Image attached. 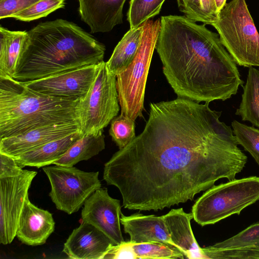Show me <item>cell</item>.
I'll return each mask as SVG.
<instances>
[{
  "label": "cell",
  "mask_w": 259,
  "mask_h": 259,
  "mask_svg": "<svg viewBox=\"0 0 259 259\" xmlns=\"http://www.w3.org/2000/svg\"><path fill=\"white\" fill-rule=\"evenodd\" d=\"M82 136L81 132L45 144L15 158L21 167L39 168L53 164L61 158L74 143Z\"/></svg>",
  "instance_id": "obj_19"
},
{
  "label": "cell",
  "mask_w": 259,
  "mask_h": 259,
  "mask_svg": "<svg viewBox=\"0 0 259 259\" xmlns=\"http://www.w3.org/2000/svg\"><path fill=\"white\" fill-rule=\"evenodd\" d=\"M37 172L23 169L18 175L0 178V243H11L15 237L28 190Z\"/></svg>",
  "instance_id": "obj_10"
},
{
  "label": "cell",
  "mask_w": 259,
  "mask_h": 259,
  "mask_svg": "<svg viewBox=\"0 0 259 259\" xmlns=\"http://www.w3.org/2000/svg\"><path fill=\"white\" fill-rule=\"evenodd\" d=\"M105 148L103 132L97 134L82 136L69 148L66 153L53 164L72 167L82 160H87L97 155Z\"/></svg>",
  "instance_id": "obj_22"
},
{
  "label": "cell",
  "mask_w": 259,
  "mask_h": 259,
  "mask_svg": "<svg viewBox=\"0 0 259 259\" xmlns=\"http://www.w3.org/2000/svg\"><path fill=\"white\" fill-rule=\"evenodd\" d=\"M163 218L172 241L185 258H205L191 228V212L186 213L182 208L172 209Z\"/></svg>",
  "instance_id": "obj_18"
},
{
  "label": "cell",
  "mask_w": 259,
  "mask_h": 259,
  "mask_svg": "<svg viewBox=\"0 0 259 259\" xmlns=\"http://www.w3.org/2000/svg\"><path fill=\"white\" fill-rule=\"evenodd\" d=\"M212 246L219 248H259V222L251 224L232 237Z\"/></svg>",
  "instance_id": "obj_30"
},
{
  "label": "cell",
  "mask_w": 259,
  "mask_h": 259,
  "mask_svg": "<svg viewBox=\"0 0 259 259\" xmlns=\"http://www.w3.org/2000/svg\"><path fill=\"white\" fill-rule=\"evenodd\" d=\"M26 35L0 26V77L13 78Z\"/></svg>",
  "instance_id": "obj_20"
},
{
  "label": "cell",
  "mask_w": 259,
  "mask_h": 259,
  "mask_svg": "<svg viewBox=\"0 0 259 259\" xmlns=\"http://www.w3.org/2000/svg\"><path fill=\"white\" fill-rule=\"evenodd\" d=\"M137 259L130 241H123L117 245H112L104 257V259Z\"/></svg>",
  "instance_id": "obj_33"
},
{
  "label": "cell",
  "mask_w": 259,
  "mask_h": 259,
  "mask_svg": "<svg viewBox=\"0 0 259 259\" xmlns=\"http://www.w3.org/2000/svg\"><path fill=\"white\" fill-rule=\"evenodd\" d=\"M144 24L130 29L116 45L110 59L106 62L110 71L117 76L131 64L138 51Z\"/></svg>",
  "instance_id": "obj_21"
},
{
  "label": "cell",
  "mask_w": 259,
  "mask_h": 259,
  "mask_svg": "<svg viewBox=\"0 0 259 259\" xmlns=\"http://www.w3.org/2000/svg\"><path fill=\"white\" fill-rule=\"evenodd\" d=\"M143 24L141 41L135 57L127 69L116 76L121 113L134 120L142 116L146 81L160 20H149Z\"/></svg>",
  "instance_id": "obj_7"
},
{
  "label": "cell",
  "mask_w": 259,
  "mask_h": 259,
  "mask_svg": "<svg viewBox=\"0 0 259 259\" xmlns=\"http://www.w3.org/2000/svg\"><path fill=\"white\" fill-rule=\"evenodd\" d=\"M132 244L137 259L185 258L178 248L169 244L150 242Z\"/></svg>",
  "instance_id": "obj_25"
},
{
  "label": "cell",
  "mask_w": 259,
  "mask_h": 259,
  "mask_svg": "<svg viewBox=\"0 0 259 259\" xmlns=\"http://www.w3.org/2000/svg\"><path fill=\"white\" fill-rule=\"evenodd\" d=\"M119 111L116 76L103 61L90 90L80 99L79 122L82 136L103 132Z\"/></svg>",
  "instance_id": "obj_8"
},
{
  "label": "cell",
  "mask_w": 259,
  "mask_h": 259,
  "mask_svg": "<svg viewBox=\"0 0 259 259\" xmlns=\"http://www.w3.org/2000/svg\"><path fill=\"white\" fill-rule=\"evenodd\" d=\"M239 145L248 152L259 165V129L234 120L231 123Z\"/></svg>",
  "instance_id": "obj_27"
},
{
  "label": "cell",
  "mask_w": 259,
  "mask_h": 259,
  "mask_svg": "<svg viewBox=\"0 0 259 259\" xmlns=\"http://www.w3.org/2000/svg\"><path fill=\"white\" fill-rule=\"evenodd\" d=\"M112 245L115 244L104 233L81 222L69 236L62 251L72 259H104Z\"/></svg>",
  "instance_id": "obj_14"
},
{
  "label": "cell",
  "mask_w": 259,
  "mask_h": 259,
  "mask_svg": "<svg viewBox=\"0 0 259 259\" xmlns=\"http://www.w3.org/2000/svg\"><path fill=\"white\" fill-rule=\"evenodd\" d=\"M46 166L42 170L50 184L49 196L56 208L71 214L101 187L99 172H87L75 167Z\"/></svg>",
  "instance_id": "obj_9"
},
{
  "label": "cell",
  "mask_w": 259,
  "mask_h": 259,
  "mask_svg": "<svg viewBox=\"0 0 259 259\" xmlns=\"http://www.w3.org/2000/svg\"><path fill=\"white\" fill-rule=\"evenodd\" d=\"M105 47L76 24L62 19L27 31L13 78L26 82L103 61Z\"/></svg>",
  "instance_id": "obj_3"
},
{
  "label": "cell",
  "mask_w": 259,
  "mask_h": 259,
  "mask_svg": "<svg viewBox=\"0 0 259 259\" xmlns=\"http://www.w3.org/2000/svg\"><path fill=\"white\" fill-rule=\"evenodd\" d=\"M22 170L15 158L0 153V178L17 176Z\"/></svg>",
  "instance_id": "obj_34"
},
{
  "label": "cell",
  "mask_w": 259,
  "mask_h": 259,
  "mask_svg": "<svg viewBox=\"0 0 259 259\" xmlns=\"http://www.w3.org/2000/svg\"><path fill=\"white\" fill-rule=\"evenodd\" d=\"M155 49L178 97L198 103L225 101L244 81L219 35L186 16H162Z\"/></svg>",
  "instance_id": "obj_2"
},
{
  "label": "cell",
  "mask_w": 259,
  "mask_h": 259,
  "mask_svg": "<svg viewBox=\"0 0 259 259\" xmlns=\"http://www.w3.org/2000/svg\"><path fill=\"white\" fill-rule=\"evenodd\" d=\"M205 258L259 259V248L236 247L219 248L208 246L201 248Z\"/></svg>",
  "instance_id": "obj_31"
},
{
  "label": "cell",
  "mask_w": 259,
  "mask_h": 259,
  "mask_svg": "<svg viewBox=\"0 0 259 259\" xmlns=\"http://www.w3.org/2000/svg\"><path fill=\"white\" fill-rule=\"evenodd\" d=\"M178 97L150 104L143 131L104 164L124 208L162 210L193 200L220 179H235L246 155L221 111Z\"/></svg>",
  "instance_id": "obj_1"
},
{
  "label": "cell",
  "mask_w": 259,
  "mask_h": 259,
  "mask_svg": "<svg viewBox=\"0 0 259 259\" xmlns=\"http://www.w3.org/2000/svg\"><path fill=\"white\" fill-rule=\"evenodd\" d=\"M65 6V0H40L29 8L13 14L11 18L30 22L45 17L54 11L63 8Z\"/></svg>",
  "instance_id": "obj_29"
},
{
  "label": "cell",
  "mask_w": 259,
  "mask_h": 259,
  "mask_svg": "<svg viewBox=\"0 0 259 259\" xmlns=\"http://www.w3.org/2000/svg\"><path fill=\"white\" fill-rule=\"evenodd\" d=\"M215 7L218 13L224 8L227 0H214Z\"/></svg>",
  "instance_id": "obj_35"
},
{
  "label": "cell",
  "mask_w": 259,
  "mask_h": 259,
  "mask_svg": "<svg viewBox=\"0 0 259 259\" xmlns=\"http://www.w3.org/2000/svg\"><path fill=\"white\" fill-rule=\"evenodd\" d=\"M55 225L52 214L34 205L27 196L20 218L16 236L26 245H42L54 231Z\"/></svg>",
  "instance_id": "obj_15"
},
{
  "label": "cell",
  "mask_w": 259,
  "mask_h": 259,
  "mask_svg": "<svg viewBox=\"0 0 259 259\" xmlns=\"http://www.w3.org/2000/svg\"><path fill=\"white\" fill-rule=\"evenodd\" d=\"M235 63L259 67V33L245 0H232L211 25Z\"/></svg>",
  "instance_id": "obj_5"
},
{
  "label": "cell",
  "mask_w": 259,
  "mask_h": 259,
  "mask_svg": "<svg viewBox=\"0 0 259 259\" xmlns=\"http://www.w3.org/2000/svg\"><path fill=\"white\" fill-rule=\"evenodd\" d=\"M259 200V177L251 176L213 185L199 197L192 207L193 219L204 226L214 224Z\"/></svg>",
  "instance_id": "obj_6"
},
{
  "label": "cell",
  "mask_w": 259,
  "mask_h": 259,
  "mask_svg": "<svg viewBox=\"0 0 259 259\" xmlns=\"http://www.w3.org/2000/svg\"><path fill=\"white\" fill-rule=\"evenodd\" d=\"M81 132L79 122L49 124L0 139V153L16 158L49 142Z\"/></svg>",
  "instance_id": "obj_13"
},
{
  "label": "cell",
  "mask_w": 259,
  "mask_h": 259,
  "mask_svg": "<svg viewBox=\"0 0 259 259\" xmlns=\"http://www.w3.org/2000/svg\"><path fill=\"white\" fill-rule=\"evenodd\" d=\"M80 101L44 95L13 78L0 77V139L49 124L80 123Z\"/></svg>",
  "instance_id": "obj_4"
},
{
  "label": "cell",
  "mask_w": 259,
  "mask_h": 259,
  "mask_svg": "<svg viewBox=\"0 0 259 259\" xmlns=\"http://www.w3.org/2000/svg\"><path fill=\"white\" fill-rule=\"evenodd\" d=\"M40 0H0V19L11 17Z\"/></svg>",
  "instance_id": "obj_32"
},
{
  "label": "cell",
  "mask_w": 259,
  "mask_h": 259,
  "mask_svg": "<svg viewBox=\"0 0 259 259\" xmlns=\"http://www.w3.org/2000/svg\"><path fill=\"white\" fill-rule=\"evenodd\" d=\"M100 63L75 68L44 78L22 82L27 88L49 96L77 100L92 86Z\"/></svg>",
  "instance_id": "obj_11"
},
{
  "label": "cell",
  "mask_w": 259,
  "mask_h": 259,
  "mask_svg": "<svg viewBox=\"0 0 259 259\" xmlns=\"http://www.w3.org/2000/svg\"><path fill=\"white\" fill-rule=\"evenodd\" d=\"M242 87V100L235 114L259 128V69L249 67L246 82Z\"/></svg>",
  "instance_id": "obj_23"
},
{
  "label": "cell",
  "mask_w": 259,
  "mask_h": 259,
  "mask_svg": "<svg viewBox=\"0 0 259 259\" xmlns=\"http://www.w3.org/2000/svg\"><path fill=\"white\" fill-rule=\"evenodd\" d=\"M135 121L121 113L111 120L109 133L119 149L125 147L136 137Z\"/></svg>",
  "instance_id": "obj_28"
},
{
  "label": "cell",
  "mask_w": 259,
  "mask_h": 259,
  "mask_svg": "<svg viewBox=\"0 0 259 259\" xmlns=\"http://www.w3.org/2000/svg\"><path fill=\"white\" fill-rule=\"evenodd\" d=\"M180 10L194 22L211 25L218 16L214 0H177Z\"/></svg>",
  "instance_id": "obj_24"
},
{
  "label": "cell",
  "mask_w": 259,
  "mask_h": 259,
  "mask_svg": "<svg viewBox=\"0 0 259 259\" xmlns=\"http://www.w3.org/2000/svg\"><path fill=\"white\" fill-rule=\"evenodd\" d=\"M121 206L119 200L110 196L106 188L96 190L85 201L81 221L100 230L117 245L124 241L120 228Z\"/></svg>",
  "instance_id": "obj_12"
},
{
  "label": "cell",
  "mask_w": 259,
  "mask_h": 259,
  "mask_svg": "<svg viewBox=\"0 0 259 259\" xmlns=\"http://www.w3.org/2000/svg\"><path fill=\"white\" fill-rule=\"evenodd\" d=\"M81 20L91 32H108L123 22V8L126 0H78Z\"/></svg>",
  "instance_id": "obj_16"
},
{
  "label": "cell",
  "mask_w": 259,
  "mask_h": 259,
  "mask_svg": "<svg viewBox=\"0 0 259 259\" xmlns=\"http://www.w3.org/2000/svg\"><path fill=\"white\" fill-rule=\"evenodd\" d=\"M120 223L124 232L130 235V241L133 243L161 242L176 246L171 239L163 215L157 217L137 212L125 216L121 213Z\"/></svg>",
  "instance_id": "obj_17"
},
{
  "label": "cell",
  "mask_w": 259,
  "mask_h": 259,
  "mask_svg": "<svg viewBox=\"0 0 259 259\" xmlns=\"http://www.w3.org/2000/svg\"><path fill=\"white\" fill-rule=\"evenodd\" d=\"M165 0H131L127 14L131 28L138 27L158 15Z\"/></svg>",
  "instance_id": "obj_26"
}]
</instances>
